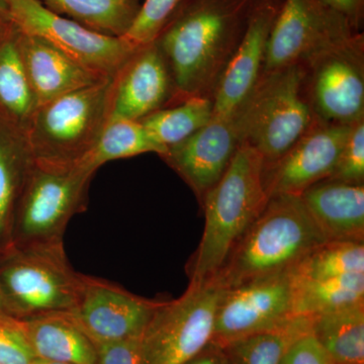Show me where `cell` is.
I'll return each mask as SVG.
<instances>
[{
  "label": "cell",
  "mask_w": 364,
  "mask_h": 364,
  "mask_svg": "<svg viewBox=\"0 0 364 364\" xmlns=\"http://www.w3.org/2000/svg\"><path fill=\"white\" fill-rule=\"evenodd\" d=\"M311 318V333L331 364H364V301Z\"/></svg>",
  "instance_id": "7402d4cb"
},
{
  "label": "cell",
  "mask_w": 364,
  "mask_h": 364,
  "mask_svg": "<svg viewBox=\"0 0 364 364\" xmlns=\"http://www.w3.org/2000/svg\"><path fill=\"white\" fill-rule=\"evenodd\" d=\"M112 79L37 107L25 134L33 159L77 163L95 147L109 122Z\"/></svg>",
  "instance_id": "52a82bcc"
},
{
  "label": "cell",
  "mask_w": 364,
  "mask_h": 364,
  "mask_svg": "<svg viewBox=\"0 0 364 364\" xmlns=\"http://www.w3.org/2000/svg\"><path fill=\"white\" fill-rule=\"evenodd\" d=\"M311 330L312 318L294 316L274 327L222 347L228 364H282L291 347Z\"/></svg>",
  "instance_id": "603a6c76"
},
{
  "label": "cell",
  "mask_w": 364,
  "mask_h": 364,
  "mask_svg": "<svg viewBox=\"0 0 364 364\" xmlns=\"http://www.w3.org/2000/svg\"><path fill=\"white\" fill-rule=\"evenodd\" d=\"M303 64L316 119L348 126L364 119L363 33L328 46Z\"/></svg>",
  "instance_id": "9c48e42d"
},
{
  "label": "cell",
  "mask_w": 364,
  "mask_h": 364,
  "mask_svg": "<svg viewBox=\"0 0 364 364\" xmlns=\"http://www.w3.org/2000/svg\"><path fill=\"white\" fill-rule=\"evenodd\" d=\"M232 119L239 142L252 147L264 167L277 162L316 119L304 64L263 72Z\"/></svg>",
  "instance_id": "277c9868"
},
{
  "label": "cell",
  "mask_w": 364,
  "mask_h": 364,
  "mask_svg": "<svg viewBox=\"0 0 364 364\" xmlns=\"http://www.w3.org/2000/svg\"><path fill=\"white\" fill-rule=\"evenodd\" d=\"M35 359L20 320L0 316V364H33Z\"/></svg>",
  "instance_id": "1f68e13d"
},
{
  "label": "cell",
  "mask_w": 364,
  "mask_h": 364,
  "mask_svg": "<svg viewBox=\"0 0 364 364\" xmlns=\"http://www.w3.org/2000/svg\"><path fill=\"white\" fill-rule=\"evenodd\" d=\"M173 97V82L161 53L154 43L143 46L112 79L109 122L141 121L171 107Z\"/></svg>",
  "instance_id": "2e32d148"
},
{
  "label": "cell",
  "mask_w": 364,
  "mask_h": 364,
  "mask_svg": "<svg viewBox=\"0 0 364 364\" xmlns=\"http://www.w3.org/2000/svg\"><path fill=\"white\" fill-rule=\"evenodd\" d=\"M37 109L11 23L0 40V124L25 138Z\"/></svg>",
  "instance_id": "44dd1931"
},
{
  "label": "cell",
  "mask_w": 364,
  "mask_h": 364,
  "mask_svg": "<svg viewBox=\"0 0 364 364\" xmlns=\"http://www.w3.org/2000/svg\"><path fill=\"white\" fill-rule=\"evenodd\" d=\"M0 263V294L7 315L18 320L70 313L81 274L72 269L63 243L9 244Z\"/></svg>",
  "instance_id": "5b68a950"
},
{
  "label": "cell",
  "mask_w": 364,
  "mask_h": 364,
  "mask_svg": "<svg viewBox=\"0 0 364 364\" xmlns=\"http://www.w3.org/2000/svg\"><path fill=\"white\" fill-rule=\"evenodd\" d=\"M184 364H228V360L223 347L210 342L200 353Z\"/></svg>",
  "instance_id": "d590c367"
},
{
  "label": "cell",
  "mask_w": 364,
  "mask_h": 364,
  "mask_svg": "<svg viewBox=\"0 0 364 364\" xmlns=\"http://www.w3.org/2000/svg\"><path fill=\"white\" fill-rule=\"evenodd\" d=\"M320 0H284L273 26L263 72L303 64L328 46L355 33Z\"/></svg>",
  "instance_id": "8fae6325"
},
{
  "label": "cell",
  "mask_w": 364,
  "mask_h": 364,
  "mask_svg": "<svg viewBox=\"0 0 364 364\" xmlns=\"http://www.w3.org/2000/svg\"><path fill=\"white\" fill-rule=\"evenodd\" d=\"M296 279H326L364 273V244L326 241L306 254L291 270Z\"/></svg>",
  "instance_id": "f1b7e54d"
},
{
  "label": "cell",
  "mask_w": 364,
  "mask_h": 364,
  "mask_svg": "<svg viewBox=\"0 0 364 364\" xmlns=\"http://www.w3.org/2000/svg\"><path fill=\"white\" fill-rule=\"evenodd\" d=\"M282 364H331L312 333L304 336L291 347Z\"/></svg>",
  "instance_id": "836d02e7"
},
{
  "label": "cell",
  "mask_w": 364,
  "mask_h": 364,
  "mask_svg": "<svg viewBox=\"0 0 364 364\" xmlns=\"http://www.w3.org/2000/svg\"><path fill=\"white\" fill-rule=\"evenodd\" d=\"M161 303L136 296L107 280L81 274L77 304L68 314L98 347L142 336Z\"/></svg>",
  "instance_id": "4fadbf2b"
},
{
  "label": "cell",
  "mask_w": 364,
  "mask_h": 364,
  "mask_svg": "<svg viewBox=\"0 0 364 364\" xmlns=\"http://www.w3.org/2000/svg\"><path fill=\"white\" fill-rule=\"evenodd\" d=\"M214 117L212 98L193 97L141 119L152 138L168 149L207 126Z\"/></svg>",
  "instance_id": "83f0119b"
},
{
  "label": "cell",
  "mask_w": 364,
  "mask_h": 364,
  "mask_svg": "<svg viewBox=\"0 0 364 364\" xmlns=\"http://www.w3.org/2000/svg\"><path fill=\"white\" fill-rule=\"evenodd\" d=\"M262 158L241 143L220 181L203 198L205 224L191 260L193 284L207 282L219 272L249 227L267 207Z\"/></svg>",
  "instance_id": "3957f363"
},
{
  "label": "cell",
  "mask_w": 364,
  "mask_h": 364,
  "mask_svg": "<svg viewBox=\"0 0 364 364\" xmlns=\"http://www.w3.org/2000/svg\"><path fill=\"white\" fill-rule=\"evenodd\" d=\"M293 280L294 316L314 317L364 301V273L326 279Z\"/></svg>",
  "instance_id": "484cf974"
},
{
  "label": "cell",
  "mask_w": 364,
  "mask_h": 364,
  "mask_svg": "<svg viewBox=\"0 0 364 364\" xmlns=\"http://www.w3.org/2000/svg\"><path fill=\"white\" fill-rule=\"evenodd\" d=\"M330 181L363 184L364 182V119L352 124L350 133L343 148Z\"/></svg>",
  "instance_id": "4dcf8cb0"
},
{
  "label": "cell",
  "mask_w": 364,
  "mask_h": 364,
  "mask_svg": "<svg viewBox=\"0 0 364 364\" xmlns=\"http://www.w3.org/2000/svg\"><path fill=\"white\" fill-rule=\"evenodd\" d=\"M352 128L316 119L312 126L277 162L263 167L268 198L301 196L331 176Z\"/></svg>",
  "instance_id": "5bb4252c"
},
{
  "label": "cell",
  "mask_w": 364,
  "mask_h": 364,
  "mask_svg": "<svg viewBox=\"0 0 364 364\" xmlns=\"http://www.w3.org/2000/svg\"><path fill=\"white\" fill-rule=\"evenodd\" d=\"M181 1L143 0L135 21L123 38L138 47L154 42Z\"/></svg>",
  "instance_id": "f546056e"
},
{
  "label": "cell",
  "mask_w": 364,
  "mask_h": 364,
  "mask_svg": "<svg viewBox=\"0 0 364 364\" xmlns=\"http://www.w3.org/2000/svg\"><path fill=\"white\" fill-rule=\"evenodd\" d=\"M289 270L227 289L215 314L212 342L224 346L294 317Z\"/></svg>",
  "instance_id": "7c38bea8"
},
{
  "label": "cell",
  "mask_w": 364,
  "mask_h": 364,
  "mask_svg": "<svg viewBox=\"0 0 364 364\" xmlns=\"http://www.w3.org/2000/svg\"><path fill=\"white\" fill-rule=\"evenodd\" d=\"M11 25V21L4 20V18H1V16H0V40H1L2 38H4V36L6 35Z\"/></svg>",
  "instance_id": "74e56055"
},
{
  "label": "cell",
  "mask_w": 364,
  "mask_h": 364,
  "mask_svg": "<svg viewBox=\"0 0 364 364\" xmlns=\"http://www.w3.org/2000/svg\"><path fill=\"white\" fill-rule=\"evenodd\" d=\"M9 21L91 73L112 79L139 49L124 38L95 32L49 11L40 0H9Z\"/></svg>",
  "instance_id": "30bf717a"
},
{
  "label": "cell",
  "mask_w": 364,
  "mask_h": 364,
  "mask_svg": "<svg viewBox=\"0 0 364 364\" xmlns=\"http://www.w3.org/2000/svg\"><path fill=\"white\" fill-rule=\"evenodd\" d=\"M282 2L251 0L245 32L213 97L214 117L232 119L259 79Z\"/></svg>",
  "instance_id": "9a60e30c"
},
{
  "label": "cell",
  "mask_w": 364,
  "mask_h": 364,
  "mask_svg": "<svg viewBox=\"0 0 364 364\" xmlns=\"http://www.w3.org/2000/svg\"><path fill=\"white\" fill-rule=\"evenodd\" d=\"M95 173L79 162L33 158L14 214L11 244L63 243L71 218L85 208Z\"/></svg>",
  "instance_id": "8992f818"
},
{
  "label": "cell",
  "mask_w": 364,
  "mask_h": 364,
  "mask_svg": "<svg viewBox=\"0 0 364 364\" xmlns=\"http://www.w3.org/2000/svg\"><path fill=\"white\" fill-rule=\"evenodd\" d=\"M327 241L364 239V184L325 179L301 196Z\"/></svg>",
  "instance_id": "d6986e66"
},
{
  "label": "cell",
  "mask_w": 364,
  "mask_h": 364,
  "mask_svg": "<svg viewBox=\"0 0 364 364\" xmlns=\"http://www.w3.org/2000/svg\"><path fill=\"white\" fill-rule=\"evenodd\" d=\"M33 356L41 360L97 364V348L68 313L20 320Z\"/></svg>",
  "instance_id": "ffe728a7"
},
{
  "label": "cell",
  "mask_w": 364,
  "mask_h": 364,
  "mask_svg": "<svg viewBox=\"0 0 364 364\" xmlns=\"http://www.w3.org/2000/svg\"><path fill=\"white\" fill-rule=\"evenodd\" d=\"M166 151V148L152 138L140 121L117 119L107 123L95 147L79 163L95 172L112 160L146 153H155L161 156Z\"/></svg>",
  "instance_id": "4316f807"
},
{
  "label": "cell",
  "mask_w": 364,
  "mask_h": 364,
  "mask_svg": "<svg viewBox=\"0 0 364 364\" xmlns=\"http://www.w3.org/2000/svg\"><path fill=\"white\" fill-rule=\"evenodd\" d=\"M227 289L189 282L181 298L162 301L142 335L144 364H184L212 342L215 314Z\"/></svg>",
  "instance_id": "ba28073f"
},
{
  "label": "cell",
  "mask_w": 364,
  "mask_h": 364,
  "mask_svg": "<svg viewBox=\"0 0 364 364\" xmlns=\"http://www.w3.org/2000/svg\"><path fill=\"white\" fill-rule=\"evenodd\" d=\"M97 364H144L142 336L100 345Z\"/></svg>",
  "instance_id": "d6a6232c"
},
{
  "label": "cell",
  "mask_w": 364,
  "mask_h": 364,
  "mask_svg": "<svg viewBox=\"0 0 364 364\" xmlns=\"http://www.w3.org/2000/svg\"><path fill=\"white\" fill-rule=\"evenodd\" d=\"M49 11L95 32L123 38L143 0H40Z\"/></svg>",
  "instance_id": "d4e9b609"
},
{
  "label": "cell",
  "mask_w": 364,
  "mask_h": 364,
  "mask_svg": "<svg viewBox=\"0 0 364 364\" xmlns=\"http://www.w3.org/2000/svg\"><path fill=\"white\" fill-rule=\"evenodd\" d=\"M33 364H70V363H55V361H47V360H41V359H35V360H33Z\"/></svg>",
  "instance_id": "f35d334b"
},
{
  "label": "cell",
  "mask_w": 364,
  "mask_h": 364,
  "mask_svg": "<svg viewBox=\"0 0 364 364\" xmlns=\"http://www.w3.org/2000/svg\"><path fill=\"white\" fill-rule=\"evenodd\" d=\"M324 6L343 16L354 32H361L364 20V0H320Z\"/></svg>",
  "instance_id": "e575fe53"
},
{
  "label": "cell",
  "mask_w": 364,
  "mask_h": 364,
  "mask_svg": "<svg viewBox=\"0 0 364 364\" xmlns=\"http://www.w3.org/2000/svg\"><path fill=\"white\" fill-rule=\"evenodd\" d=\"M0 316H9L7 315L6 310H4V303H2L1 294H0Z\"/></svg>",
  "instance_id": "ab89813d"
},
{
  "label": "cell",
  "mask_w": 364,
  "mask_h": 364,
  "mask_svg": "<svg viewBox=\"0 0 364 364\" xmlns=\"http://www.w3.org/2000/svg\"><path fill=\"white\" fill-rule=\"evenodd\" d=\"M240 142L233 119H217L171 146L163 160L188 184L202 203L227 171Z\"/></svg>",
  "instance_id": "e0dca14e"
},
{
  "label": "cell",
  "mask_w": 364,
  "mask_h": 364,
  "mask_svg": "<svg viewBox=\"0 0 364 364\" xmlns=\"http://www.w3.org/2000/svg\"><path fill=\"white\" fill-rule=\"evenodd\" d=\"M33 157L20 134L0 124V247L11 244L16 205Z\"/></svg>",
  "instance_id": "cb8c5ba5"
},
{
  "label": "cell",
  "mask_w": 364,
  "mask_h": 364,
  "mask_svg": "<svg viewBox=\"0 0 364 364\" xmlns=\"http://www.w3.org/2000/svg\"><path fill=\"white\" fill-rule=\"evenodd\" d=\"M326 241L301 196H273L210 279L231 289L287 272Z\"/></svg>",
  "instance_id": "7a4b0ae2"
},
{
  "label": "cell",
  "mask_w": 364,
  "mask_h": 364,
  "mask_svg": "<svg viewBox=\"0 0 364 364\" xmlns=\"http://www.w3.org/2000/svg\"><path fill=\"white\" fill-rule=\"evenodd\" d=\"M9 0H0V16L9 21Z\"/></svg>",
  "instance_id": "8d00e7d4"
},
{
  "label": "cell",
  "mask_w": 364,
  "mask_h": 364,
  "mask_svg": "<svg viewBox=\"0 0 364 364\" xmlns=\"http://www.w3.org/2000/svg\"><path fill=\"white\" fill-rule=\"evenodd\" d=\"M251 0H182L154 41L174 86L172 105L214 97L247 26Z\"/></svg>",
  "instance_id": "6da1fadb"
},
{
  "label": "cell",
  "mask_w": 364,
  "mask_h": 364,
  "mask_svg": "<svg viewBox=\"0 0 364 364\" xmlns=\"http://www.w3.org/2000/svg\"><path fill=\"white\" fill-rule=\"evenodd\" d=\"M16 42L37 107L109 80L79 66L46 41L18 28Z\"/></svg>",
  "instance_id": "ac0fdd59"
}]
</instances>
